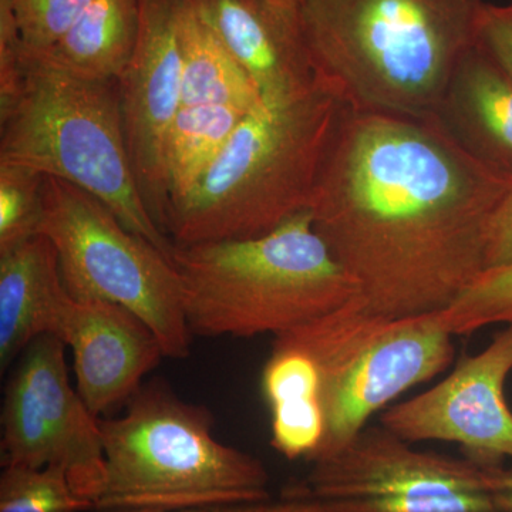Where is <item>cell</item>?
<instances>
[{"label":"cell","instance_id":"1","mask_svg":"<svg viewBox=\"0 0 512 512\" xmlns=\"http://www.w3.org/2000/svg\"><path fill=\"white\" fill-rule=\"evenodd\" d=\"M511 185L433 117L350 110L309 211L360 305L416 318L443 312L483 274L488 227Z\"/></svg>","mask_w":512,"mask_h":512},{"label":"cell","instance_id":"2","mask_svg":"<svg viewBox=\"0 0 512 512\" xmlns=\"http://www.w3.org/2000/svg\"><path fill=\"white\" fill-rule=\"evenodd\" d=\"M483 0H299L316 76L356 113L433 117Z\"/></svg>","mask_w":512,"mask_h":512},{"label":"cell","instance_id":"3","mask_svg":"<svg viewBox=\"0 0 512 512\" xmlns=\"http://www.w3.org/2000/svg\"><path fill=\"white\" fill-rule=\"evenodd\" d=\"M349 111L318 79L296 99L247 114L200 184L171 211V241L188 247L258 238L309 211Z\"/></svg>","mask_w":512,"mask_h":512},{"label":"cell","instance_id":"4","mask_svg":"<svg viewBox=\"0 0 512 512\" xmlns=\"http://www.w3.org/2000/svg\"><path fill=\"white\" fill-rule=\"evenodd\" d=\"M173 261L192 336H278L359 298L301 212L262 237L178 247Z\"/></svg>","mask_w":512,"mask_h":512},{"label":"cell","instance_id":"5","mask_svg":"<svg viewBox=\"0 0 512 512\" xmlns=\"http://www.w3.org/2000/svg\"><path fill=\"white\" fill-rule=\"evenodd\" d=\"M103 490L89 512H175L274 497L258 457L221 443L207 407L161 379L144 383L117 417H101Z\"/></svg>","mask_w":512,"mask_h":512},{"label":"cell","instance_id":"6","mask_svg":"<svg viewBox=\"0 0 512 512\" xmlns=\"http://www.w3.org/2000/svg\"><path fill=\"white\" fill-rule=\"evenodd\" d=\"M0 161L69 181L164 254L175 245L151 217L131 163L119 80L64 69L25 46V84L0 116Z\"/></svg>","mask_w":512,"mask_h":512},{"label":"cell","instance_id":"7","mask_svg":"<svg viewBox=\"0 0 512 512\" xmlns=\"http://www.w3.org/2000/svg\"><path fill=\"white\" fill-rule=\"evenodd\" d=\"M453 338L439 313L380 318L357 299L274 336L272 345L301 350L318 367L325 436L308 463L335 453L397 397L443 373L456 352Z\"/></svg>","mask_w":512,"mask_h":512},{"label":"cell","instance_id":"8","mask_svg":"<svg viewBox=\"0 0 512 512\" xmlns=\"http://www.w3.org/2000/svg\"><path fill=\"white\" fill-rule=\"evenodd\" d=\"M39 234L55 247L72 298L123 306L153 330L165 357L190 356L192 333L173 256L124 227L90 192L50 175Z\"/></svg>","mask_w":512,"mask_h":512},{"label":"cell","instance_id":"9","mask_svg":"<svg viewBox=\"0 0 512 512\" xmlns=\"http://www.w3.org/2000/svg\"><path fill=\"white\" fill-rule=\"evenodd\" d=\"M66 345L53 335L30 343L3 396L2 467H59L92 510L106 480L99 417L70 383Z\"/></svg>","mask_w":512,"mask_h":512},{"label":"cell","instance_id":"10","mask_svg":"<svg viewBox=\"0 0 512 512\" xmlns=\"http://www.w3.org/2000/svg\"><path fill=\"white\" fill-rule=\"evenodd\" d=\"M512 372V323L476 355L463 353L450 375L426 392L387 407L380 424L410 443L457 444L480 466L512 458V412L504 386Z\"/></svg>","mask_w":512,"mask_h":512},{"label":"cell","instance_id":"11","mask_svg":"<svg viewBox=\"0 0 512 512\" xmlns=\"http://www.w3.org/2000/svg\"><path fill=\"white\" fill-rule=\"evenodd\" d=\"M309 464L308 473L289 480L279 497L336 500L491 494V468L467 457L421 450L382 424L365 427L335 453Z\"/></svg>","mask_w":512,"mask_h":512},{"label":"cell","instance_id":"12","mask_svg":"<svg viewBox=\"0 0 512 512\" xmlns=\"http://www.w3.org/2000/svg\"><path fill=\"white\" fill-rule=\"evenodd\" d=\"M119 87L128 151L141 197L158 228L170 238L164 153L168 131L183 107L177 0H141L136 52Z\"/></svg>","mask_w":512,"mask_h":512},{"label":"cell","instance_id":"13","mask_svg":"<svg viewBox=\"0 0 512 512\" xmlns=\"http://www.w3.org/2000/svg\"><path fill=\"white\" fill-rule=\"evenodd\" d=\"M53 336L73 355L76 390L94 416H106L143 386L164 352L160 340L133 312L67 293Z\"/></svg>","mask_w":512,"mask_h":512},{"label":"cell","instance_id":"14","mask_svg":"<svg viewBox=\"0 0 512 512\" xmlns=\"http://www.w3.org/2000/svg\"><path fill=\"white\" fill-rule=\"evenodd\" d=\"M204 22L258 87L266 104L309 92L315 67L299 5L282 0H191Z\"/></svg>","mask_w":512,"mask_h":512},{"label":"cell","instance_id":"15","mask_svg":"<svg viewBox=\"0 0 512 512\" xmlns=\"http://www.w3.org/2000/svg\"><path fill=\"white\" fill-rule=\"evenodd\" d=\"M433 119L468 156L512 178V77L477 42L457 63Z\"/></svg>","mask_w":512,"mask_h":512},{"label":"cell","instance_id":"16","mask_svg":"<svg viewBox=\"0 0 512 512\" xmlns=\"http://www.w3.org/2000/svg\"><path fill=\"white\" fill-rule=\"evenodd\" d=\"M66 296L56 249L45 235H36L0 254L2 375L30 343L55 333Z\"/></svg>","mask_w":512,"mask_h":512},{"label":"cell","instance_id":"17","mask_svg":"<svg viewBox=\"0 0 512 512\" xmlns=\"http://www.w3.org/2000/svg\"><path fill=\"white\" fill-rule=\"evenodd\" d=\"M262 392L271 410V446L286 460H308L325 436L318 367L301 350L272 345Z\"/></svg>","mask_w":512,"mask_h":512},{"label":"cell","instance_id":"18","mask_svg":"<svg viewBox=\"0 0 512 512\" xmlns=\"http://www.w3.org/2000/svg\"><path fill=\"white\" fill-rule=\"evenodd\" d=\"M177 33L183 62V107L210 104L252 113L264 106L258 87L191 0H177Z\"/></svg>","mask_w":512,"mask_h":512},{"label":"cell","instance_id":"19","mask_svg":"<svg viewBox=\"0 0 512 512\" xmlns=\"http://www.w3.org/2000/svg\"><path fill=\"white\" fill-rule=\"evenodd\" d=\"M140 25L141 0H90L67 35L39 53L80 76L119 80L136 52Z\"/></svg>","mask_w":512,"mask_h":512},{"label":"cell","instance_id":"20","mask_svg":"<svg viewBox=\"0 0 512 512\" xmlns=\"http://www.w3.org/2000/svg\"><path fill=\"white\" fill-rule=\"evenodd\" d=\"M247 114L210 104L181 107L165 143V190L170 215L200 184Z\"/></svg>","mask_w":512,"mask_h":512},{"label":"cell","instance_id":"21","mask_svg":"<svg viewBox=\"0 0 512 512\" xmlns=\"http://www.w3.org/2000/svg\"><path fill=\"white\" fill-rule=\"evenodd\" d=\"M59 467H3L0 512H89Z\"/></svg>","mask_w":512,"mask_h":512},{"label":"cell","instance_id":"22","mask_svg":"<svg viewBox=\"0 0 512 512\" xmlns=\"http://www.w3.org/2000/svg\"><path fill=\"white\" fill-rule=\"evenodd\" d=\"M46 175L0 161V254L39 235Z\"/></svg>","mask_w":512,"mask_h":512},{"label":"cell","instance_id":"23","mask_svg":"<svg viewBox=\"0 0 512 512\" xmlns=\"http://www.w3.org/2000/svg\"><path fill=\"white\" fill-rule=\"evenodd\" d=\"M439 316L454 336L470 335L491 325H510L512 264L484 271Z\"/></svg>","mask_w":512,"mask_h":512},{"label":"cell","instance_id":"24","mask_svg":"<svg viewBox=\"0 0 512 512\" xmlns=\"http://www.w3.org/2000/svg\"><path fill=\"white\" fill-rule=\"evenodd\" d=\"M90 0H10L23 43L47 52L67 35Z\"/></svg>","mask_w":512,"mask_h":512},{"label":"cell","instance_id":"25","mask_svg":"<svg viewBox=\"0 0 512 512\" xmlns=\"http://www.w3.org/2000/svg\"><path fill=\"white\" fill-rule=\"evenodd\" d=\"M25 84V43L10 0H0V116L19 99Z\"/></svg>","mask_w":512,"mask_h":512},{"label":"cell","instance_id":"26","mask_svg":"<svg viewBox=\"0 0 512 512\" xmlns=\"http://www.w3.org/2000/svg\"><path fill=\"white\" fill-rule=\"evenodd\" d=\"M477 43L512 77V3H484L478 19Z\"/></svg>","mask_w":512,"mask_h":512},{"label":"cell","instance_id":"27","mask_svg":"<svg viewBox=\"0 0 512 512\" xmlns=\"http://www.w3.org/2000/svg\"><path fill=\"white\" fill-rule=\"evenodd\" d=\"M512 264V185L498 204L485 244V271Z\"/></svg>","mask_w":512,"mask_h":512},{"label":"cell","instance_id":"28","mask_svg":"<svg viewBox=\"0 0 512 512\" xmlns=\"http://www.w3.org/2000/svg\"><path fill=\"white\" fill-rule=\"evenodd\" d=\"M488 485H490L491 494L512 491V468H491Z\"/></svg>","mask_w":512,"mask_h":512},{"label":"cell","instance_id":"29","mask_svg":"<svg viewBox=\"0 0 512 512\" xmlns=\"http://www.w3.org/2000/svg\"><path fill=\"white\" fill-rule=\"evenodd\" d=\"M493 501L495 511L512 512V491H504V493H494Z\"/></svg>","mask_w":512,"mask_h":512},{"label":"cell","instance_id":"30","mask_svg":"<svg viewBox=\"0 0 512 512\" xmlns=\"http://www.w3.org/2000/svg\"><path fill=\"white\" fill-rule=\"evenodd\" d=\"M282 2L291 3V5H299V0H282Z\"/></svg>","mask_w":512,"mask_h":512}]
</instances>
